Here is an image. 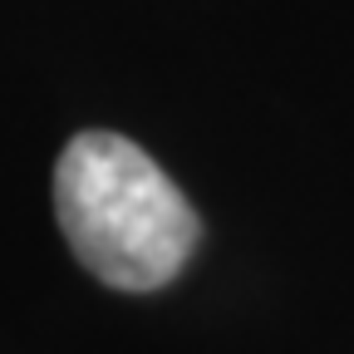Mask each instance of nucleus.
Segmentation results:
<instances>
[{"label": "nucleus", "instance_id": "f257e3e1", "mask_svg": "<svg viewBox=\"0 0 354 354\" xmlns=\"http://www.w3.org/2000/svg\"><path fill=\"white\" fill-rule=\"evenodd\" d=\"M69 251L113 290H158L187 266L202 221L172 177L123 133H79L55 167Z\"/></svg>", "mask_w": 354, "mask_h": 354}]
</instances>
